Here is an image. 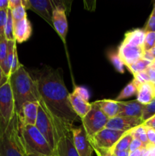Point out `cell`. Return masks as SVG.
<instances>
[{"instance_id":"6da1fadb","label":"cell","mask_w":155,"mask_h":156,"mask_svg":"<svg viewBox=\"0 0 155 156\" xmlns=\"http://www.w3.org/2000/svg\"><path fill=\"white\" fill-rule=\"evenodd\" d=\"M33 79L38 102L52 122H59L71 129L78 116L70 104V93L64 82L62 70L45 68Z\"/></svg>"},{"instance_id":"7a4b0ae2","label":"cell","mask_w":155,"mask_h":156,"mask_svg":"<svg viewBox=\"0 0 155 156\" xmlns=\"http://www.w3.org/2000/svg\"><path fill=\"white\" fill-rule=\"evenodd\" d=\"M18 114L21 107L27 102L38 101L34 79L23 65L9 77Z\"/></svg>"},{"instance_id":"3957f363","label":"cell","mask_w":155,"mask_h":156,"mask_svg":"<svg viewBox=\"0 0 155 156\" xmlns=\"http://www.w3.org/2000/svg\"><path fill=\"white\" fill-rule=\"evenodd\" d=\"M0 156H27L17 114L9 122L0 120Z\"/></svg>"},{"instance_id":"277c9868","label":"cell","mask_w":155,"mask_h":156,"mask_svg":"<svg viewBox=\"0 0 155 156\" xmlns=\"http://www.w3.org/2000/svg\"><path fill=\"white\" fill-rule=\"evenodd\" d=\"M20 134L22 138L27 154H39L46 156H53V150L43 136L35 126H20Z\"/></svg>"},{"instance_id":"5b68a950","label":"cell","mask_w":155,"mask_h":156,"mask_svg":"<svg viewBox=\"0 0 155 156\" xmlns=\"http://www.w3.org/2000/svg\"><path fill=\"white\" fill-rule=\"evenodd\" d=\"M52 121V120H51ZM55 128L56 156H79L73 140L71 129L63 126L59 122H52Z\"/></svg>"},{"instance_id":"8992f818","label":"cell","mask_w":155,"mask_h":156,"mask_svg":"<svg viewBox=\"0 0 155 156\" xmlns=\"http://www.w3.org/2000/svg\"><path fill=\"white\" fill-rule=\"evenodd\" d=\"M109 119L102 112L95 102L91 103V109L81 119L82 126L88 138H91L106 127Z\"/></svg>"},{"instance_id":"52a82bcc","label":"cell","mask_w":155,"mask_h":156,"mask_svg":"<svg viewBox=\"0 0 155 156\" xmlns=\"http://www.w3.org/2000/svg\"><path fill=\"white\" fill-rule=\"evenodd\" d=\"M126 132L105 127L91 138H88L93 148L101 150H109Z\"/></svg>"},{"instance_id":"ba28073f","label":"cell","mask_w":155,"mask_h":156,"mask_svg":"<svg viewBox=\"0 0 155 156\" xmlns=\"http://www.w3.org/2000/svg\"><path fill=\"white\" fill-rule=\"evenodd\" d=\"M16 114L13 93L8 80L0 87V120L9 122Z\"/></svg>"},{"instance_id":"9c48e42d","label":"cell","mask_w":155,"mask_h":156,"mask_svg":"<svg viewBox=\"0 0 155 156\" xmlns=\"http://www.w3.org/2000/svg\"><path fill=\"white\" fill-rule=\"evenodd\" d=\"M35 126L37 128L41 134L43 136L45 140L50 145V147L55 150L56 141H55V128L50 117L46 114L43 107L39 104L37 117H36Z\"/></svg>"},{"instance_id":"30bf717a","label":"cell","mask_w":155,"mask_h":156,"mask_svg":"<svg viewBox=\"0 0 155 156\" xmlns=\"http://www.w3.org/2000/svg\"><path fill=\"white\" fill-rule=\"evenodd\" d=\"M26 9H30L42 17L53 27V13L55 9L53 1L51 0H23Z\"/></svg>"},{"instance_id":"8fae6325","label":"cell","mask_w":155,"mask_h":156,"mask_svg":"<svg viewBox=\"0 0 155 156\" xmlns=\"http://www.w3.org/2000/svg\"><path fill=\"white\" fill-rule=\"evenodd\" d=\"M144 47L122 43L118 48L117 54L126 67L144 58Z\"/></svg>"},{"instance_id":"7c38bea8","label":"cell","mask_w":155,"mask_h":156,"mask_svg":"<svg viewBox=\"0 0 155 156\" xmlns=\"http://www.w3.org/2000/svg\"><path fill=\"white\" fill-rule=\"evenodd\" d=\"M73 140L75 149L79 156H92L94 149L88 140L82 125L71 129Z\"/></svg>"},{"instance_id":"4fadbf2b","label":"cell","mask_w":155,"mask_h":156,"mask_svg":"<svg viewBox=\"0 0 155 156\" xmlns=\"http://www.w3.org/2000/svg\"><path fill=\"white\" fill-rule=\"evenodd\" d=\"M39 102H27L21 107V110L18 113L19 126H24L31 125L35 126L36 117H37Z\"/></svg>"},{"instance_id":"5bb4252c","label":"cell","mask_w":155,"mask_h":156,"mask_svg":"<svg viewBox=\"0 0 155 156\" xmlns=\"http://www.w3.org/2000/svg\"><path fill=\"white\" fill-rule=\"evenodd\" d=\"M143 123L144 121L141 119L116 116L113 118L109 119L106 127L115 130L127 132Z\"/></svg>"},{"instance_id":"9a60e30c","label":"cell","mask_w":155,"mask_h":156,"mask_svg":"<svg viewBox=\"0 0 155 156\" xmlns=\"http://www.w3.org/2000/svg\"><path fill=\"white\" fill-rule=\"evenodd\" d=\"M53 27H54L58 34L64 43H65L68 33V21L65 10L59 6H55L53 13Z\"/></svg>"},{"instance_id":"2e32d148","label":"cell","mask_w":155,"mask_h":156,"mask_svg":"<svg viewBox=\"0 0 155 156\" xmlns=\"http://www.w3.org/2000/svg\"><path fill=\"white\" fill-rule=\"evenodd\" d=\"M119 106L120 111L118 116L142 120L144 105L138 102L136 99L129 101H119Z\"/></svg>"},{"instance_id":"e0dca14e","label":"cell","mask_w":155,"mask_h":156,"mask_svg":"<svg viewBox=\"0 0 155 156\" xmlns=\"http://www.w3.org/2000/svg\"><path fill=\"white\" fill-rule=\"evenodd\" d=\"M32 27L27 18L14 22V37L16 43L21 44L27 41L31 36Z\"/></svg>"},{"instance_id":"ac0fdd59","label":"cell","mask_w":155,"mask_h":156,"mask_svg":"<svg viewBox=\"0 0 155 156\" xmlns=\"http://www.w3.org/2000/svg\"><path fill=\"white\" fill-rule=\"evenodd\" d=\"M136 100L143 105L150 104L155 98V85L151 82L137 84Z\"/></svg>"},{"instance_id":"d6986e66","label":"cell","mask_w":155,"mask_h":156,"mask_svg":"<svg viewBox=\"0 0 155 156\" xmlns=\"http://www.w3.org/2000/svg\"><path fill=\"white\" fill-rule=\"evenodd\" d=\"M68 98L73 111L81 119L86 116L91 109V103L84 101L74 92L70 93Z\"/></svg>"},{"instance_id":"ffe728a7","label":"cell","mask_w":155,"mask_h":156,"mask_svg":"<svg viewBox=\"0 0 155 156\" xmlns=\"http://www.w3.org/2000/svg\"><path fill=\"white\" fill-rule=\"evenodd\" d=\"M97 106L100 108L102 112L105 114L108 119L113 118L119 115L120 111L119 101H116L115 100H109V99H104L95 101Z\"/></svg>"},{"instance_id":"44dd1931","label":"cell","mask_w":155,"mask_h":156,"mask_svg":"<svg viewBox=\"0 0 155 156\" xmlns=\"http://www.w3.org/2000/svg\"><path fill=\"white\" fill-rule=\"evenodd\" d=\"M145 31L143 29H134L125 34L124 40L122 43L143 47L145 38Z\"/></svg>"},{"instance_id":"7402d4cb","label":"cell","mask_w":155,"mask_h":156,"mask_svg":"<svg viewBox=\"0 0 155 156\" xmlns=\"http://www.w3.org/2000/svg\"><path fill=\"white\" fill-rule=\"evenodd\" d=\"M17 43L15 41H8V53L5 59L0 66L7 77L10 76L11 68H12V62H13L14 55L15 50H17Z\"/></svg>"},{"instance_id":"603a6c76","label":"cell","mask_w":155,"mask_h":156,"mask_svg":"<svg viewBox=\"0 0 155 156\" xmlns=\"http://www.w3.org/2000/svg\"><path fill=\"white\" fill-rule=\"evenodd\" d=\"M133 136L130 130L127 131L124 135L116 142L115 145L109 150H120V151H129V147L132 141L133 140Z\"/></svg>"},{"instance_id":"cb8c5ba5","label":"cell","mask_w":155,"mask_h":156,"mask_svg":"<svg viewBox=\"0 0 155 156\" xmlns=\"http://www.w3.org/2000/svg\"><path fill=\"white\" fill-rule=\"evenodd\" d=\"M131 133H132L134 139H138V140H140L142 143V144L144 145V148H147L148 146H151V144L149 143L148 139H147L146 127L144 124H141L140 126L132 129H131Z\"/></svg>"},{"instance_id":"d4e9b609","label":"cell","mask_w":155,"mask_h":156,"mask_svg":"<svg viewBox=\"0 0 155 156\" xmlns=\"http://www.w3.org/2000/svg\"><path fill=\"white\" fill-rule=\"evenodd\" d=\"M136 94H137V83L133 79L132 82H130L129 84H127V85L124 87V88L120 91V93L119 94V95L117 96L115 101H121L123 100V99L130 98Z\"/></svg>"},{"instance_id":"484cf974","label":"cell","mask_w":155,"mask_h":156,"mask_svg":"<svg viewBox=\"0 0 155 156\" xmlns=\"http://www.w3.org/2000/svg\"><path fill=\"white\" fill-rule=\"evenodd\" d=\"M151 61L147 60V59L142 58V59H139L135 63L132 64L131 66H128L127 68L129 69V71L132 73V74H135L137 73H140V72L144 71L147 69L149 66H150Z\"/></svg>"},{"instance_id":"4316f807","label":"cell","mask_w":155,"mask_h":156,"mask_svg":"<svg viewBox=\"0 0 155 156\" xmlns=\"http://www.w3.org/2000/svg\"><path fill=\"white\" fill-rule=\"evenodd\" d=\"M5 39L7 41H15V37H14V21L10 9H8L7 21H6L5 28Z\"/></svg>"},{"instance_id":"83f0119b","label":"cell","mask_w":155,"mask_h":156,"mask_svg":"<svg viewBox=\"0 0 155 156\" xmlns=\"http://www.w3.org/2000/svg\"><path fill=\"white\" fill-rule=\"evenodd\" d=\"M11 13H12V18H13L14 22L21 21V20L27 18L26 9L23 4L18 6V7L15 8V9H12L11 10Z\"/></svg>"},{"instance_id":"f1b7e54d","label":"cell","mask_w":155,"mask_h":156,"mask_svg":"<svg viewBox=\"0 0 155 156\" xmlns=\"http://www.w3.org/2000/svg\"><path fill=\"white\" fill-rule=\"evenodd\" d=\"M109 60H110L111 63L114 66V68L120 73H124V64H123L122 61L121 60L119 57L117 53L112 52V53L109 54Z\"/></svg>"},{"instance_id":"f546056e","label":"cell","mask_w":155,"mask_h":156,"mask_svg":"<svg viewBox=\"0 0 155 156\" xmlns=\"http://www.w3.org/2000/svg\"><path fill=\"white\" fill-rule=\"evenodd\" d=\"M144 50L145 52H149L155 47V33L154 32H147L144 38Z\"/></svg>"},{"instance_id":"4dcf8cb0","label":"cell","mask_w":155,"mask_h":156,"mask_svg":"<svg viewBox=\"0 0 155 156\" xmlns=\"http://www.w3.org/2000/svg\"><path fill=\"white\" fill-rule=\"evenodd\" d=\"M153 115H155V98L150 104L144 105L142 116L143 121L144 122Z\"/></svg>"},{"instance_id":"1f68e13d","label":"cell","mask_w":155,"mask_h":156,"mask_svg":"<svg viewBox=\"0 0 155 156\" xmlns=\"http://www.w3.org/2000/svg\"><path fill=\"white\" fill-rule=\"evenodd\" d=\"M8 10L0 11V42L5 40V28L6 21H7Z\"/></svg>"},{"instance_id":"d6a6232c","label":"cell","mask_w":155,"mask_h":156,"mask_svg":"<svg viewBox=\"0 0 155 156\" xmlns=\"http://www.w3.org/2000/svg\"><path fill=\"white\" fill-rule=\"evenodd\" d=\"M73 92H74V94H77L78 96H79L80 98H81L84 99V101L89 102V99H90L89 91H88V90L86 88H84V87L76 86L75 88H74Z\"/></svg>"},{"instance_id":"836d02e7","label":"cell","mask_w":155,"mask_h":156,"mask_svg":"<svg viewBox=\"0 0 155 156\" xmlns=\"http://www.w3.org/2000/svg\"><path fill=\"white\" fill-rule=\"evenodd\" d=\"M134 76V80L137 84H141L144 83V82H150V79L148 77V75L147 73L144 71L140 72V73H137L135 74H133Z\"/></svg>"},{"instance_id":"e575fe53","label":"cell","mask_w":155,"mask_h":156,"mask_svg":"<svg viewBox=\"0 0 155 156\" xmlns=\"http://www.w3.org/2000/svg\"><path fill=\"white\" fill-rule=\"evenodd\" d=\"M8 53V41H4L0 42V66L2 64L4 60L5 59Z\"/></svg>"},{"instance_id":"d590c367","label":"cell","mask_w":155,"mask_h":156,"mask_svg":"<svg viewBox=\"0 0 155 156\" xmlns=\"http://www.w3.org/2000/svg\"><path fill=\"white\" fill-rule=\"evenodd\" d=\"M143 30L145 31V33L147 32H154L155 33V16L152 15L149 16Z\"/></svg>"},{"instance_id":"8d00e7d4","label":"cell","mask_w":155,"mask_h":156,"mask_svg":"<svg viewBox=\"0 0 155 156\" xmlns=\"http://www.w3.org/2000/svg\"><path fill=\"white\" fill-rule=\"evenodd\" d=\"M143 148H144V145L140 140H138V139H133V140L131 143L130 147H129V152H134V151L143 149Z\"/></svg>"},{"instance_id":"74e56055","label":"cell","mask_w":155,"mask_h":156,"mask_svg":"<svg viewBox=\"0 0 155 156\" xmlns=\"http://www.w3.org/2000/svg\"><path fill=\"white\" fill-rule=\"evenodd\" d=\"M140 156H155V146L151 145L147 148H143Z\"/></svg>"},{"instance_id":"f35d334b","label":"cell","mask_w":155,"mask_h":156,"mask_svg":"<svg viewBox=\"0 0 155 156\" xmlns=\"http://www.w3.org/2000/svg\"><path fill=\"white\" fill-rule=\"evenodd\" d=\"M146 127V132H147V139H148L149 143H150L151 145L154 146L155 144V130L154 129H151V128Z\"/></svg>"},{"instance_id":"ab89813d","label":"cell","mask_w":155,"mask_h":156,"mask_svg":"<svg viewBox=\"0 0 155 156\" xmlns=\"http://www.w3.org/2000/svg\"><path fill=\"white\" fill-rule=\"evenodd\" d=\"M147 74L148 75V77L150 79V82L155 85V68L152 66H149L147 69L145 70Z\"/></svg>"},{"instance_id":"60d3db41","label":"cell","mask_w":155,"mask_h":156,"mask_svg":"<svg viewBox=\"0 0 155 156\" xmlns=\"http://www.w3.org/2000/svg\"><path fill=\"white\" fill-rule=\"evenodd\" d=\"M143 124L145 126H147V127L151 128V129L155 130V115L152 116L151 117H150L147 120H145Z\"/></svg>"},{"instance_id":"b9f144b4","label":"cell","mask_w":155,"mask_h":156,"mask_svg":"<svg viewBox=\"0 0 155 156\" xmlns=\"http://www.w3.org/2000/svg\"><path fill=\"white\" fill-rule=\"evenodd\" d=\"M94 151H95L97 156H115L109 150H101L97 149L96 148H93Z\"/></svg>"},{"instance_id":"7bdbcfd3","label":"cell","mask_w":155,"mask_h":156,"mask_svg":"<svg viewBox=\"0 0 155 156\" xmlns=\"http://www.w3.org/2000/svg\"><path fill=\"white\" fill-rule=\"evenodd\" d=\"M23 4V0H9V9H15L18 6Z\"/></svg>"},{"instance_id":"ee69618b","label":"cell","mask_w":155,"mask_h":156,"mask_svg":"<svg viewBox=\"0 0 155 156\" xmlns=\"http://www.w3.org/2000/svg\"><path fill=\"white\" fill-rule=\"evenodd\" d=\"M115 156H129V151H120V150H109Z\"/></svg>"},{"instance_id":"f6af8a7d","label":"cell","mask_w":155,"mask_h":156,"mask_svg":"<svg viewBox=\"0 0 155 156\" xmlns=\"http://www.w3.org/2000/svg\"><path fill=\"white\" fill-rule=\"evenodd\" d=\"M8 80H9V77H7V76L5 75L2 69L1 66H0V87H1L2 85H4Z\"/></svg>"},{"instance_id":"bcb514c9","label":"cell","mask_w":155,"mask_h":156,"mask_svg":"<svg viewBox=\"0 0 155 156\" xmlns=\"http://www.w3.org/2000/svg\"><path fill=\"white\" fill-rule=\"evenodd\" d=\"M9 0H0V11L9 9Z\"/></svg>"},{"instance_id":"7dc6e473","label":"cell","mask_w":155,"mask_h":156,"mask_svg":"<svg viewBox=\"0 0 155 156\" xmlns=\"http://www.w3.org/2000/svg\"><path fill=\"white\" fill-rule=\"evenodd\" d=\"M149 52H150V54H151V56H153V59H155V47H154V48L152 49L151 50H150V51H149Z\"/></svg>"},{"instance_id":"c3c4849f","label":"cell","mask_w":155,"mask_h":156,"mask_svg":"<svg viewBox=\"0 0 155 156\" xmlns=\"http://www.w3.org/2000/svg\"><path fill=\"white\" fill-rule=\"evenodd\" d=\"M27 156H46L43 155H39V154H33V153H29L27 154Z\"/></svg>"},{"instance_id":"681fc988","label":"cell","mask_w":155,"mask_h":156,"mask_svg":"<svg viewBox=\"0 0 155 156\" xmlns=\"http://www.w3.org/2000/svg\"><path fill=\"white\" fill-rule=\"evenodd\" d=\"M150 15H153V16H155V2L153 3V10H152V12Z\"/></svg>"},{"instance_id":"f907efd6","label":"cell","mask_w":155,"mask_h":156,"mask_svg":"<svg viewBox=\"0 0 155 156\" xmlns=\"http://www.w3.org/2000/svg\"><path fill=\"white\" fill-rule=\"evenodd\" d=\"M53 156H56V155H53Z\"/></svg>"}]
</instances>
